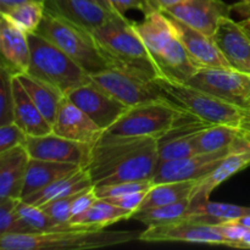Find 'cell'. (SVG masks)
Segmentation results:
<instances>
[{"label": "cell", "mask_w": 250, "mask_h": 250, "mask_svg": "<svg viewBox=\"0 0 250 250\" xmlns=\"http://www.w3.org/2000/svg\"><path fill=\"white\" fill-rule=\"evenodd\" d=\"M159 165V139L105 131L90 148L85 170L94 186L153 180Z\"/></svg>", "instance_id": "1"}, {"label": "cell", "mask_w": 250, "mask_h": 250, "mask_svg": "<svg viewBox=\"0 0 250 250\" xmlns=\"http://www.w3.org/2000/svg\"><path fill=\"white\" fill-rule=\"evenodd\" d=\"M133 27L156 66L159 77L187 83L199 70L177 37L171 19L163 11H150L142 21H133Z\"/></svg>", "instance_id": "2"}, {"label": "cell", "mask_w": 250, "mask_h": 250, "mask_svg": "<svg viewBox=\"0 0 250 250\" xmlns=\"http://www.w3.org/2000/svg\"><path fill=\"white\" fill-rule=\"evenodd\" d=\"M139 238L132 231H106L85 226L37 233H9L0 236L2 250H88L126 244Z\"/></svg>", "instance_id": "3"}, {"label": "cell", "mask_w": 250, "mask_h": 250, "mask_svg": "<svg viewBox=\"0 0 250 250\" xmlns=\"http://www.w3.org/2000/svg\"><path fill=\"white\" fill-rule=\"evenodd\" d=\"M100 50L114 67L129 71L146 78L159 77L143 41L133 27V21L112 14L106 22L92 32Z\"/></svg>", "instance_id": "4"}, {"label": "cell", "mask_w": 250, "mask_h": 250, "mask_svg": "<svg viewBox=\"0 0 250 250\" xmlns=\"http://www.w3.org/2000/svg\"><path fill=\"white\" fill-rule=\"evenodd\" d=\"M37 33L65 51L89 75L114 67L90 31L45 10Z\"/></svg>", "instance_id": "5"}, {"label": "cell", "mask_w": 250, "mask_h": 250, "mask_svg": "<svg viewBox=\"0 0 250 250\" xmlns=\"http://www.w3.org/2000/svg\"><path fill=\"white\" fill-rule=\"evenodd\" d=\"M27 37L31 59L26 73L49 83L63 95L92 81L87 71L50 41L37 32Z\"/></svg>", "instance_id": "6"}, {"label": "cell", "mask_w": 250, "mask_h": 250, "mask_svg": "<svg viewBox=\"0 0 250 250\" xmlns=\"http://www.w3.org/2000/svg\"><path fill=\"white\" fill-rule=\"evenodd\" d=\"M155 82L160 88L161 94L168 102L186 114L207 124L241 127L246 120V111L188 83L176 82L164 77H156Z\"/></svg>", "instance_id": "7"}, {"label": "cell", "mask_w": 250, "mask_h": 250, "mask_svg": "<svg viewBox=\"0 0 250 250\" xmlns=\"http://www.w3.org/2000/svg\"><path fill=\"white\" fill-rule=\"evenodd\" d=\"M186 115L168 100H154L128 107L107 131L125 136H148L160 139Z\"/></svg>", "instance_id": "8"}, {"label": "cell", "mask_w": 250, "mask_h": 250, "mask_svg": "<svg viewBox=\"0 0 250 250\" xmlns=\"http://www.w3.org/2000/svg\"><path fill=\"white\" fill-rule=\"evenodd\" d=\"M187 83L239 107L247 114L250 112V72L234 68L202 67Z\"/></svg>", "instance_id": "9"}, {"label": "cell", "mask_w": 250, "mask_h": 250, "mask_svg": "<svg viewBox=\"0 0 250 250\" xmlns=\"http://www.w3.org/2000/svg\"><path fill=\"white\" fill-rule=\"evenodd\" d=\"M90 78L105 92L128 107L154 100H167L161 94L155 78L151 80L119 67L90 75Z\"/></svg>", "instance_id": "10"}, {"label": "cell", "mask_w": 250, "mask_h": 250, "mask_svg": "<svg viewBox=\"0 0 250 250\" xmlns=\"http://www.w3.org/2000/svg\"><path fill=\"white\" fill-rule=\"evenodd\" d=\"M66 97L104 131H107L128 110L127 105L115 99L93 81L75 88Z\"/></svg>", "instance_id": "11"}, {"label": "cell", "mask_w": 250, "mask_h": 250, "mask_svg": "<svg viewBox=\"0 0 250 250\" xmlns=\"http://www.w3.org/2000/svg\"><path fill=\"white\" fill-rule=\"evenodd\" d=\"M139 241L160 243V242H186V243H205L226 246V239L215 225H204L181 219L168 224L148 226L139 234Z\"/></svg>", "instance_id": "12"}, {"label": "cell", "mask_w": 250, "mask_h": 250, "mask_svg": "<svg viewBox=\"0 0 250 250\" xmlns=\"http://www.w3.org/2000/svg\"><path fill=\"white\" fill-rule=\"evenodd\" d=\"M231 153L233 148L221 149L212 153H198L177 160L160 163L153 177L154 185L178 181H199L209 175Z\"/></svg>", "instance_id": "13"}, {"label": "cell", "mask_w": 250, "mask_h": 250, "mask_svg": "<svg viewBox=\"0 0 250 250\" xmlns=\"http://www.w3.org/2000/svg\"><path fill=\"white\" fill-rule=\"evenodd\" d=\"M23 146L32 159L71 163L82 167L87 165L92 148L90 144L71 141L54 132L45 136H27Z\"/></svg>", "instance_id": "14"}, {"label": "cell", "mask_w": 250, "mask_h": 250, "mask_svg": "<svg viewBox=\"0 0 250 250\" xmlns=\"http://www.w3.org/2000/svg\"><path fill=\"white\" fill-rule=\"evenodd\" d=\"M232 11V5L222 0H186L163 12L212 37L220 20L229 16Z\"/></svg>", "instance_id": "15"}, {"label": "cell", "mask_w": 250, "mask_h": 250, "mask_svg": "<svg viewBox=\"0 0 250 250\" xmlns=\"http://www.w3.org/2000/svg\"><path fill=\"white\" fill-rule=\"evenodd\" d=\"M53 132L63 138L93 146L105 131L65 95L53 124Z\"/></svg>", "instance_id": "16"}, {"label": "cell", "mask_w": 250, "mask_h": 250, "mask_svg": "<svg viewBox=\"0 0 250 250\" xmlns=\"http://www.w3.org/2000/svg\"><path fill=\"white\" fill-rule=\"evenodd\" d=\"M212 39L231 68L250 72V38L239 22L222 17Z\"/></svg>", "instance_id": "17"}, {"label": "cell", "mask_w": 250, "mask_h": 250, "mask_svg": "<svg viewBox=\"0 0 250 250\" xmlns=\"http://www.w3.org/2000/svg\"><path fill=\"white\" fill-rule=\"evenodd\" d=\"M167 16L172 21L176 33H177L180 41L182 42L183 46L188 51L193 61L199 66V68H231L229 63L227 62V60L215 44L212 37L197 31L193 27L188 26L187 23L170 16V15Z\"/></svg>", "instance_id": "18"}, {"label": "cell", "mask_w": 250, "mask_h": 250, "mask_svg": "<svg viewBox=\"0 0 250 250\" xmlns=\"http://www.w3.org/2000/svg\"><path fill=\"white\" fill-rule=\"evenodd\" d=\"M181 120L170 132L159 139V164L198 154L195 150V137L205 127L211 126L197 117H192L190 121L182 125Z\"/></svg>", "instance_id": "19"}, {"label": "cell", "mask_w": 250, "mask_h": 250, "mask_svg": "<svg viewBox=\"0 0 250 250\" xmlns=\"http://www.w3.org/2000/svg\"><path fill=\"white\" fill-rule=\"evenodd\" d=\"M0 50L1 63L15 76L27 72L31 59L28 37L24 31L0 14Z\"/></svg>", "instance_id": "20"}, {"label": "cell", "mask_w": 250, "mask_h": 250, "mask_svg": "<svg viewBox=\"0 0 250 250\" xmlns=\"http://www.w3.org/2000/svg\"><path fill=\"white\" fill-rule=\"evenodd\" d=\"M45 10L93 32L111 17L109 11L94 0H45Z\"/></svg>", "instance_id": "21"}, {"label": "cell", "mask_w": 250, "mask_h": 250, "mask_svg": "<svg viewBox=\"0 0 250 250\" xmlns=\"http://www.w3.org/2000/svg\"><path fill=\"white\" fill-rule=\"evenodd\" d=\"M29 159L24 146L0 153V199H22Z\"/></svg>", "instance_id": "22"}, {"label": "cell", "mask_w": 250, "mask_h": 250, "mask_svg": "<svg viewBox=\"0 0 250 250\" xmlns=\"http://www.w3.org/2000/svg\"><path fill=\"white\" fill-rule=\"evenodd\" d=\"M12 85H14V122H16L23 129L27 136L37 137L51 133L53 125L46 121L17 76H14Z\"/></svg>", "instance_id": "23"}, {"label": "cell", "mask_w": 250, "mask_h": 250, "mask_svg": "<svg viewBox=\"0 0 250 250\" xmlns=\"http://www.w3.org/2000/svg\"><path fill=\"white\" fill-rule=\"evenodd\" d=\"M92 187H94L92 178L88 171L82 167L65 177L59 178L46 187L27 195L22 199V202L28 203L34 207H42L51 200L68 197V195L83 192Z\"/></svg>", "instance_id": "24"}, {"label": "cell", "mask_w": 250, "mask_h": 250, "mask_svg": "<svg viewBox=\"0 0 250 250\" xmlns=\"http://www.w3.org/2000/svg\"><path fill=\"white\" fill-rule=\"evenodd\" d=\"M250 166V149L248 150L234 151L224 159L216 168L204 178L197 182L190 199L207 200L210 198L212 190L219 187L221 183L231 178L239 171Z\"/></svg>", "instance_id": "25"}, {"label": "cell", "mask_w": 250, "mask_h": 250, "mask_svg": "<svg viewBox=\"0 0 250 250\" xmlns=\"http://www.w3.org/2000/svg\"><path fill=\"white\" fill-rule=\"evenodd\" d=\"M80 168H82V166L76 165V164L58 163V161L31 158L28 167H27L23 190H22V199Z\"/></svg>", "instance_id": "26"}, {"label": "cell", "mask_w": 250, "mask_h": 250, "mask_svg": "<svg viewBox=\"0 0 250 250\" xmlns=\"http://www.w3.org/2000/svg\"><path fill=\"white\" fill-rule=\"evenodd\" d=\"M250 215V208L234 204H225L207 200L190 199V207L185 219L204 225H219L222 222L239 220Z\"/></svg>", "instance_id": "27"}, {"label": "cell", "mask_w": 250, "mask_h": 250, "mask_svg": "<svg viewBox=\"0 0 250 250\" xmlns=\"http://www.w3.org/2000/svg\"><path fill=\"white\" fill-rule=\"evenodd\" d=\"M16 76L37 107L41 110L46 121L53 125L56 119L61 100L65 95L49 83L38 80L26 72L19 73Z\"/></svg>", "instance_id": "28"}, {"label": "cell", "mask_w": 250, "mask_h": 250, "mask_svg": "<svg viewBox=\"0 0 250 250\" xmlns=\"http://www.w3.org/2000/svg\"><path fill=\"white\" fill-rule=\"evenodd\" d=\"M133 212L124 208L116 207L105 199H98L89 209L82 215L72 217L70 225L73 226L94 227V229H106L121 220L131 219Z\"/></svg>", "instance_id": "29"}, {"label": "cell", "mask_w": 250, "mask_h": 250, "mask_svg": "<svg viewBox=\"0 0 250 250\" xmlns=\"http://www.w3.org/2000/svg\"><path fill=\"white\" fill-rule=\"evenodd\" d=\"M198 181H178V182H166L154 185L146 193L137 211L172 204L185 199H190L193 190Z\"/></svg>", "instance_id": "30"}, {"label": "cell", "mask_w": 250, "mask_h": 250, "mask_svg": "<svg viewBox=\"0 0 250 250\" xmlns=\"http://www.w3.org/2000/svg\"><path fill=\"white\" fill-rule=\"evenodd\" d=\"M241 127L231 125H211L205 127L195 137L197 153H212L233 146Z\"/></svg>", "instance_id": "31"}, {"label": "cell", "mask_w": 250, "mask_h": 250, "mask_svg": "<svg viewBox=\"0 0 250 250\" xmlns=\"http://www.w3.org/2000/svg\"><path fill=\"white\" fill-rule=\"evenodd\" d=\"M190 207V199L181 200L172 204L161 205V207L151 208V209L136 211L131 219L146 224L148 226L159 224H168L183 219L187 215Z\"/></svg>", "instance_id": "32"}, {"label": "cell", "mask_w": 250, "mask_h": 250, "mask_svg": "<svg viewBox=\"0 0 250 250\" xmlns=\"http://www.w3.org/2000/svg\"><path fill=\"white\" fill-rule=\"evenodd\" d=\"M45 12V4L44 2L32 1L10 7L6 11L0 12L5 17L10 20L19 28L26 32L27 34L36 32L43 20Z\"/></svg>", "instance_id": "33"}, {"label": "cell", "mask_w": 250, "mask_h": 250, "mask_svg": "<svg viewBox=\"0 0 250 250\" xmlns=\"http://www.w3.org/2000/svg\"><path fill=\"white\" fill-rule=\"evenodd\" d=\"M16 211L19 216L21 217L22 221L28 226L31 233H37V232H48L55 231V229H65L63 225L58 224L54 219H51L42 208L34 207V205L28 204V203L20 202L16 208Z\"/></svg>", "instance_id": "34"}, {"label": "cell", "mask_w": 250, "mask_h": 250, "mask_svg": "<svg viewBox=\"0 0 250 250\" xmlns=\"http://www.w3.org/2000/svg\"><path fill=\"white\" fill-rule=\"evenodd\" d=\"M22 199H0V236L9 233H31L28 226L22 221L16 208Z\"/></svg>", "instance_id": "35"}, {"label": "cell", "mask_w": 250, "mask_h": 250, "mask_svg": "<svg viewBox=\"0 0 250 250\" xmlns=\"http://www.w3.org/2000/svg\"><path fill=\"white\" fill-rule=\"evenodd\" d=\"M14 73L1 63L0 68V126L15 121L14 115Z\"/></svg>", "instance_id": "36"}, {"label": "cell", "mask_w": 250, "mask_h": 250, "mask_svg": "<svg viewBox=\"0 0 250 250\" xmlns=\"http://www.w3.org/2000/svg\"><path fill=\"white\" fill-rule=\"evenodd\" d=\"M154 186L153 180L132 181V182H121L115 185L106 186H94V192L98 199L105 198L119 197V195L128 194L132 192H141V190H149Z\"/></svg>", "instance_id": "37"}, {"label": "cell", "mask_w": 250, "mask_h": 250, "mask_svg": "<svg viewBox=\"0 0 250 250\" xmlns=\"http://www.w3.org/2000/svg\"><path fill=\"white\" fill-rule=\"evenodd\" d=\"M80 193H76V194L68 195V197L65 198H60V199L51 200V202L46 203V204L42 205L39 208H42L58 224L63 225V226H68L71 219H72L73 202H75L76 197Z\"/></svg>", "instance_id": "38"}, {"label": "cell", "mask_w": 250, "mask_h": 250, "mask_svg": "<svg viewBox=\"0 0 250 250\" xmlns=\"http://www.w3.org/2000/svg\"><path fill=\"white\" fill-rule=\"evenodd\" d=\"M26 138L27 134L16 122L1 125L0 126V153L17 146H23Z\"/></svg>", "instance_id": "39"}, {"label": "cell", "mask_w": 250, "mask_h": 250, "mask_svg": "<svg viewBox=\"0 0 250 250\" xmlns=\"http://www.w3.org/2000/svg\"><path fill=\"white\" fill-rule=\"evenodd\" d=\"M215 226L217 227L220 233L226 239L227 247H232L233 244L241 242L243 239V237L246 236L247 232L250 229L248 227L244 226V225H242L239 221H237V220L222 222V224L215 225Z\"/></svg>", "instance_id": "40"}, {"label": "cell", "mask_w": 250, "mask_h": 250, "mask_svg": "<svg viewBox=\"0 0 250 250\" xmlns=\"http://www.w3.org/2000/svg\"><path fill=\"white\" fill-rule=\"evenodd\" d=\"M148 190H141V192H132L128 194L119 195V197H111V198H105V200L111 204L116 205V207L124 208V209L129 210L134 214L141 207L142 202L146 198Z\"/></svg>", "instance_id": "41"}, {"label": "cell", "mask_w": 250, "mask_h": 250, "mask_svg": "<svg viewBox=\"0 0 250 250\" xmlns=\"http://www.w3.org/2000/svg\"><path fill=\"white\" fill-rule=\"evenodd\" d=\"M109 2L114 12L122 15V16H125L129 10H139L144 15L150 12L146 0H109Z\"/></svg>", "instance_id": "42"}, {"label": "cell", "mask_w": 250, "mask_h": 250, "mask_svg": "<svg viewBox=\"0 0 250 250\" xmlns=\"http://www.w3.org/2000/svg\"><path fill=\"white\" fill-rule=\"evenodd\" d=\"M97 200H98V197L94 192V187L81 192L80 194L76 197L75 202H73L72 217L78 216V215H82L83 212L87 211V210L89 209V208L92 207Z\"/></svg>", "instance_id": "43"}, {"label": "cell", "mask_w": 250, "mask_h": 250, "mask_svg": "<svg viewBox=\"0 0 250 250\" xmlns=\"http://www.w3.org/2000/svg\"><path fill=\"white\" fill-rule=\"evenodd\" d=\"M183 1H186V0H148L149 7H150L151 11H154V10L165 11V10L170 9V7L175 6L177 4H181Z\"/></svg>", "instance_id": "44"}, {"label": "cell", "mask_w": 250, "mask_h": 250, "mask_svg": "<svg viewBox=\"0 0 250 250\" xmlns=\"http://www.w3.org/2000/svg\"><path fill=\"white\" fill-rule=\"evenodd\" d=\"M32 1H38V2H45V0H0V12L6 11L10 7L17 6V5L24 4V2H32Z\"/></svg>", "instance_id": "45"}, {"label": "cell", "mask_w": 250, "mask_h": 250, "mask_svg": "<svg viewBox=\"0 0 250 250\" xmlns=\"http://www.w3.org/2000/svg\"><path fill=\"white\" fill-rule=\"evenodd\" d=\"M232 7H233L234 11L241 14L242 16H250V0H239L236 4H232Z\"/></svg>", "instance_id": "46"}, {"label": "cell", "mask_w": 250, "mask_h": 250, "mask_svg": "<svg viewBox=\"0 0 250 250\" xmlns=\"http://www.w3.org/2000/svg\"><path fill=\"white\" fill-rule=\"evenodd\" d=\"M232 248H241V249H250V229L246 233V236L243 237L241 242L233 244Z\"/></svg>", "instance_id": "47"}, {"label": "cell", "mask_w": 250, "mask_h": 250, "mask_svg": "<svg viewBox=\"0 0 250 250\" xmlns=\"http://www.w3.org/2000/svg\"><path fill=\"white\" fill-rule=\"evenodd\" d=\"M239 23L242 24V27H243V29L246 31V33L248 34L249 38H250V16L249 17H246V19L243 20V21H241Z\"/></svg>", "instance_id": "48"}, {"label": "cell", "mask_w": 250, "mask_h": 250, "mask_svg": "<svg viewBox=\"0 0 250 250\" xmlns=\"http://www.w3.org/2000/svg\"><path fill=\"white\" fill-rule=\"evenodd\" d=\"M94 1H95V2H98V4H99V5H102L103 7H105V9L109 10V11L114 12V10H112L111 5H110L109 0H94ZM115 14H116V12H115Z\"/></svg>", "instance_id": "49"}, {"label": "cell", "mask_w": 250, "mask_h": 250, "mask_svg": "<svg viewBox=\"0 0 250 250\" xmlns=\"http://www.w3.org/2000/svg\"><path fill=\"white\" fill-rule=\"evenodd\" d=\"M237 221H239L242 225H244V226L248 227V229H250V215H248V216L242 217V219L237 220Z\"/></svg>", "instance_id": "50"}, {"label": "cell", "mask_w": 250, "mask_h": 250, "mask_svg": "<svg viewBox=\"0 0 250 250\" xmlns=\"http://www.w3.org/2000/svg\"><path fill=\"white\" fill-rule=\"evenodd\" d=\"M146 4H148V7H149V2H148V0H146ZM149 10H150V7H149ZM150 11H151V10H150Z\"/></svg>", "instance_id": "51"}, {"label": "cell", "mask_w": 250, "mask_h": 250, "mask_svg": "<svg viewBox=\"0 0 250 250\" xmlns=\"http://www.w3.org/2000/svg\"><path fill=\"white\" fill-rule=\"evenodd\" d=\"M249 115H250V112H249Z\"/></svg>", "instance_id": "52"}]
</instances>
